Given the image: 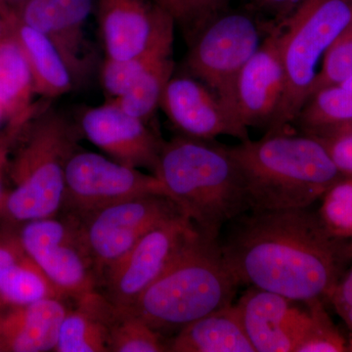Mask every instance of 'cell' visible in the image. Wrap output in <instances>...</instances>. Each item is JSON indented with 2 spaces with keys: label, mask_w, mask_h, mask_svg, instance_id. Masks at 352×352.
I'll return each instance as SVG.
<instances>
[{
  "label": "cell",
  "mask_w": 352,
  "mask_h": 352,
  "mask_svg": "<svg viewBox=\"0 0 352 352\" xmlns=\"http://www.w3.org/2000/svg\"><path fill=\"white\" fill-rule=\"evenodd\" d=\"M234 219L222 254L240 286L312 303L330 300L351 245L307 208L252 212Z\"/></svg>",
  "instance_id": "obj_1"
},
{
  "label": "cell",
  "mask_w": 352,
  "mask_h": 352,
  "mask_svg": "<svg viewBox=\"0 0 352 352\" xmlns=\"http://www.w3.org/2000/svg\"><path fill=\"white\" fill-rule=\"evenodd\" d=\"M251 212L308 208L344 176L316 136L267 131L231 146Z\"/></svg>",
  "instance_id": "obj_2"
},
{
  "label": "cell",
  "mask_w": 352,
  "mask_h": 352,
  "mask_svg": "<svg viewBox=\"0 0 352 352\" xmlns=\"http://www.w3.org/2000/svg\"><path fill=\"white\" fill-rule=\"evenodd\" d=\"M239 286L219 239L198 229L138 300L120 309L161 333L179 332L192 322L233 305Z\"/></svg>",
  "instance_id": "obj_3"
},
{
  "label": "cell",
  "mask_w": 352,
  "mask_h": 352,
  "mask_svg": "<svg viewBox=\"0 0 352 352\" xmlns=\"http://www.w3.org/2000/svg\"><path fill=\"white\" fill-rule=\"evenodd\" d=\"M154 175L208 237L250 210L244 179L228 146L178 136L164 142Z\"/></svg>",
  "instance_id": "obj_4"
},
{
  "label": "cell",
  "mask_w": 352,
  "mask_h": 352,
  "mask_svg": "<svg viewBox=\"0 0 352 352\" xmlns=\"http://www.w3.org/2000/svg\"><path fill=\"white\" fill-rule=\"evenodd\" d=\"M21 133L24 138L7 168L13 186L0 207L3 223L16 226L56 217L64 207L67 164L78 138L75 124L54 110L36 116Z\"/></svg>",
  "instance_id": "obj_5"
},
{
  "label": "cell",
  "mask_w": 352,
  "mask_h": 352,
  "mask_svg": "<svg viewBox=\"0 0 352 352\" xmlns=\"http://www.w3.org/2000/svg\"><path fill=\"white\" fill-rule=\"evenodd\" d=\"M352 18V0H300L281 23L284 94L267 131H286L311 94L318 66Z\"/></svg>",
  "instance_id": "obj_6"
},
{
  "label": "cell",
  "mask_w": 352,
  "mask_h": 352,
  "mask_svg": "<svg viewBox=\"0 0 352 352\" xmlns=\"http://www.w3.org/2000/svg\"><path fill=\"white\" fill-rule=\"evenodd\" d=\"M273 27L264 25L244 11L215 14L201 25L185 59L189 75L207 85L238 113V76Z\"/></svg>",
  "instance_id": "obj_7"
},
{
  "label": "cell",
  "mask_w": 352,
  "mask_h": 352,
  "mask_svg": "<svg viewBox=\"0 0 352 352\" xmlns=\"http://www.w3.org/2000/svg\"><path fill=\"white\" fill-rule=\"evenodd\" d=\"M179 212H184L173 199L152 195L120 201L87 215L82 223L83 240L98 279L148 231Z\"/></svg>",
  "instance_id": "obj_8"
},
{
  "label": "cell",
  "mask_w": 352,
  "mask_h": 352,
  "mask_svg": "<svg viewBox=\"0 0 352 352\" xmlns=\"http://www.w3.org/2000/svg\"><path fill=\"white\" fill-rule=\"evenodd\" d=\"M152 195L173 200L156 175L96 153L76 151L67 164L64 207L76 215L85 217L120 201Z\"/></svg>",
  "instance_id": "obj_9"
},
{
  "label": "cell",
  "mask_w": 352,
  "mask_h": 352,
  "mask_svg": "<svg viewBox=\"0 0 352 352\" xmlns=\"http://www.w3.org/2000/svg\"><path fill=\"white\" fill-rule=\"evenodd\" d=\"M197 231L198 228L184 212L157 224L106 273L104 296L117 307H131Z\"/></svg>",
  "instance_id": "obj_10"
},
{
  "label": "cell",
  "mask_w": 352,
  "mask_h": 352,
  "mask_svg": "<svg viewBox=\"0 0 352 352\" xmlns=\"http://www.w3.org/2000/svg\"><path fill=\"white\" fill-rule=\"evenodd\" d=\"M319 302H296L248 287L235 305L256 352H296L314 323Z\"/></svg>",
  "instance_id": "obj_11"
},
{
  "label": "cell",
  "mask_w": 352,
  "mask_h": 352,
  "mask_svg": "<svg viewBox=\"0 0 352 352\" xmlns=\"http://www.w3.org/2000/svg\"><path fill=\"white\" fill-rule=\"evenodd\" d=\"M183 135L214 140L227 135L248 140V126L220 97L192 76H177L166 85L161 106Z\"/></svg>",
  "instance_id": "obj_12"
},
{
  "label": "cell",
  "mask_w": 352,
  "mask_h": 352,
  "mask_svg": "<svg viewBox=\"0 0 352 352\" xmlns=\"http://www.w3.org/2000/svg\"><path fill=\"white\" fill-rule=\"evenodd\" d=\"M94 0H25L14 8L23 24L44 34L59 51L75 85L85 82L94 67L85 23Z\"/></svg>",
  "instance_id": "obj_13"
},
{
  "label": "cell",
  "mask_w": 352,
  "mask_h": 352,
  "mask_svg": "<svg viewBox=\"0 0 352 352\" xmlns=\"http://www.w3.org/2000/svg\"><path fill=\"white\" fill-rule=\"evenodd\" d=\"M80 129L88 140L110 159L134 168L155 173L164 142L144 120L133 117L115 102L87 109Z\"/></svg>",
  "instance_id": "obj_14"
},
{
  "label": "cell",
  "mask_w": 352,
  "mask_h": 352,
  "mask_svg": "<svg viewBox=\"0 0 352 352\" xmlns=\"http://www.w3.org/2000/svg\"><path fill=\"white\" fill-rule=\"evenodd\" d=\"M281 24L264 38L245 65L236 85V106L245 126H270L284 94Z\"/></svg>",
  "instance_id": "obj_15"
},
{
  "label": "cell",
  "mask_w": 352,
  "mask_h": 352,
  "mask_svg": "<svg viewBox=\"0 0 352 352\" xmlns=\"http://www.w3.org/2000/svg\"><path fill=\"white\" fill-rule=\"evenodd\" d=\"M106 58L124 60L142 52L171 22L154 0H97Z\"/></svg>",
  "instance_id": "obj_16"
},
{
  "label": "cell",
  "mask_w": 352,
  "mask_h": 352,
  "mask_svg": "<svg viewBox=\"0 0 352 352\" xmlns=\"http://www.w3.org/2000/svg\"><path fill=\"white\" fill-rule=\"evenodd\" d=\"M67 311L59 298L0 307L1 352L55 351Z\"/></svg>",
  "instance_id": "obj_17"
},
{
  "label": "cell",
  "mask_w": 352,
  "mask_h": 352,
  "mask_svg": "<svg viewBox=\"0 0 352 352\" xmlns=\"http://www.w3.org/2000/svg\"><path fill=\"white\" fill-rule=\"evenodd\" d=\"M34 94L29 62L12 29L0 41V112L8 124L6 138L11 143L36 116Z\"/></svg>",
  "instance_id": "obj_18"
},
{
  "label": "cell",
  "mask_w": 352,
  "mask_h": 352,
  "mask_svg": "<svg viewBox=\"0 0 352 352\" xmlns=\"http://www.w3.org/2000/svg\"><path fill=\"white\" fill-rule=\"evenodd\" d=\"M75 309L65 315L55 351L107 352L111 327L118 308L95 289L76 300Z\"/></svg>",
  "instance_id": "obj_19"
},
{
  "label": "cell",
  "mask_w": 352,
  "mask_h": 352,
  "mask_svg": "<svg viewBox=\"0 0 352 352\" xmlns=\"http://www.w3.org/2000/svg\"><path fill=\"white\" fill-rule=\"evenodd\" d=\"M173 352H256L235 303L185 326L168 340Z\"/></svg>",
  "instance_id": "obj_20"
},
{
  "label": "cell",
  "mask_w": 352,
  "mask_h": 352,
  "mask_svg": "<svg viewBox=\"0 0 352 352\" xmlns=\"http://www.w3.org/2000/svg\"><path fill=\"white\" fill-rule=\"evenodd\" d=\"M64 298L76 300L96 289L94 263L82 234L31 256Z\"/></svg>",
  "instance_id": "obj_21"
},
{
  "label": "cell",
  "mask_w": 352,
  "mask_h": 352,
  "mask_svg": "<svg viewBox=\"0 0 352 352\" xmlns=\"http://www.w3.org/2000/svg\"><path fill=\"white\" fill-rule=\"evenodd\" d=\"M13 32L24 50L34 78V91L46 98L68 94L75 85L71 72L50 39L16 17Z\"/></svg>",
  "instance_id": "obj_22"
},
{
  "label": "cell",
  "mask_w": 352,
  "mask_h": 352,
  "mask_svg": "<svg viewBox=\"0 0 352 352\" xmlns=\"http://www.w3.org/2000/svg\"><path fill=\"white\" fill-rule=\"evenodd\" d=\"M173 24L166 25L145 50L124 60L106 58L101 67V83L110 99L118 98L148 69L173 56Z\"/></svg>",
  "instance_id": "obj_23"
},
{
  "label": "cell",
  "mask_w": 352,
  "mask_h": 352,
  "mask_svg": "<svg viewBox=\"0 0 352 352\" xmlns=\"http://www.w3.org/2000/svg\"><path fill=\"white\" fill-rule=\"evenodd\" d=\"M47 298L65 300L29 254L0 274V307L28 305Z\"/></svg>",
  "instance_id": "obj_24"
},
{
  "label": "cell",
  "mask_w": 352,
  "mask_h": 352,
  "mask_svg": "<svg viewBox=\"0 0 352 352\" xmlns=\"http://www.w3.org/2000/svg\"><path fill=\"white\" fill-rule=\"evenodd\" d=\"M352 120V90L342 85L322 88L309 97L296 122L305 133H320Z\"/></svg>",
  "instance_id": "obj_25"
},
{
  "label": "cell",
  "mask_w": 352,
  "mask_h": 352,
  "mask_svg": "<svg viewBox=\"0 0 352 352\" xmlns=\"http://www.w3.org/2000/svg\"><path fill=\"white\" fill-rule=\"evenodd\" d=\"M173 56L166 58L148 69L118 98L110 100L124 112L148 122L161 106L162 97L173 78Z\"/></svg>",
  "instance_id": "obj_26"
},
{
  "label": "cell",
  "mask_w": 352,
  "mask_h": 352,
  "mask_svg": "<svg viewBox=\"0 0 352 352\" xmlns=\"http://www.w3.org/2000/svg\"><path fill=\"white\" fill-rule=\"evenodd\" d=\"M118 308L109 338V351H168V340L135 315Z\"/></svg>",
  "instance_id": "obj_27"
},
{
  "label": "cell",
  "mask_w": 352,
  "mask_h": 352,
  "mask_svg": "<svg viewBox=\"0 0 352 352\" xmlns=\"http://www.w3.org/2000/svg\"><path fill=\"white\" fill-rule=\"evenodd\" d=\"M351 76H352V18L324 55L321 69H319L315 78L310 96L322 88L340 85Z\"/></svg>",
  "instance_id": "obj_28"
},
{
  "label": "cell",
  "mask_w": 352,
  "mask_h": 352,
  "mask_svg": "<svg viewBox=\"0 0 352 352\" xmlns=\"http://www.w3.org/2000/svg\"><path fill=\"white\" fill-rule=\"evenodd\" d=\"M318 215L329 232L352 241V178H342L324 194Z\"/></svg>",
  "instance_id": "obj_29"
},
{
  "label": "cell",
  "mask_w": 352,
  "mask_h": 352,
  "mask_svg": "<svg viewBox=\"0 0 352 352\" xmlns=\"http://www.w3.org/2000/svg\"><path fill=\"white\" fill-rule=\"evenodd\" d=\"M347 340L329 318L323 303L319 302L315 310L311 327L296 347V352H344Z\"/></svg>",
  "instance_id": "obj_30"
},
{
  "label": "cell",
  "mask_w": 352,
  "mask_h": 352,
  "mask_svg": "<svg viewBox=\"0 0 352 352\" xmlns=\"http://www.w3.org/2000/svg\"><path fill=\"white\" fill-rule=\"evenodd\" d=\"M316 138L320 139L327 148L340 173L344 177L352 178V131L325 134Z\"/></svg>",
  "instance_id": "obj_31"
},
{
  "label": "cell",
  "mask_w": 352,
  "mask_h": 352,
  "mask_svg": "<svg viewBox=\"0 0 352 352\" xmlns=\"http://www.w3.org/2000/svg\"><path fill=\"white\" fill-rule=\"evenodd\" d=\"M28 256L16 226L3 223L0 227V274Z\"/></svg>",
  "instance_id": "obj_32"
},
{
  "label": "cell",
  "mask_w": 352,
  "mask_h": 352,
  "mask_svg": "<svg viewBox=\"0 0 352 352\" xmlns=\"http://www.w3.org/2000/svg\"><path fill=\"white\" fill-rule=\"evenodd\" d=\"M227 0H184L186 20L197 25L205 24L208 19L219 13L220 7Z\"/></svg>",
  "instance_id": "obj_33"
},
{
  "label": "cell",
  "mask_w": 352,
  "mask_h": 352,
  "mask_svg": "<svg viewBox=\"0 0 352 352\" xmlns=\"http://www.w3.org/2000/svg\"><path fill=\"white\" fill-rule=\"evenodd\" d=\"M331 302L339 312L346 308L352 307V268L346 276L340 279L330 298Z\"/></svg>",
  "instance_id": "obj_34"
},
{
  "label": "cell",
  "mask_w": 352,
  "mask_h": 352,
  "mask_svg": "<svg viewBox=\"0 0 352 352\" xmlns=\"http://www.w3.org/2000/svg\"><path fill=\"white\" fill-rule=\"evenodd\" d=\"M16 20L15 11L7 0H0V41L13 29Z\"/></svg>",
  "instance_id": "obj_35"
},
{
  "label": "cell",
  "mask_w": 352,
  "mask_h": 352,
  "mask_svg": "<svg viewBox=\"0 0 352 352\" xmlns=\"http://www.w3.org/2000/svg\"><path fill=\"white\" fill-rule=\"evenodd\" d=\"M10 144V141L6 138L0 140V207H1L2 200H3L6 191L4 182H6L7 168H8L9 146Z\"/></svg>",
  "instance_id": "obj_36"
},
{
  "label": "cell",
  "mask_w": 352,
  "mask_h": 352,
  "mask_svg": "<svg viewBox=\"0 0 352 352\" xmlns=\"http://www.w3.org/2000/svg\"><path fill=\"white\" fill-rule=\"evenodd\" d=\"M154 2L170 13L175 21L185 22L186 20L184 0H154Z\"/></svg>",
  "instance_id": "obj_37"
},
{
  "label": "cell",
  "mask_w": 352,
  "mask_h": 352,
  "mask_svg": "<svg viewBox=\"0 0 352 352\" xmlns=\"http://www.w3.org/2000/svg\"><path fill=\"white\" fill-rule=\"evenodd\" d=\"M300 0H254L258 6L273 13H289Z\"/></svg>",
  "instance_id": "obj_38"
},
{
  "label": "cell",
  "mask_w": 352,
  "mask_h": 352,
  "mask_svg": "<svg viewBox=\"0 0 352 352\" xmlns=\"http://www.w3.org/2000/svg\"><path fill=\"white\" fill-rule=\"evenodd\" d=\"M352 131V120L346 124H340V126L332 127L327 131H322L320 133L315 134V136L325 135V134L339 133V132H351Z\"/></svg>",
  "instance_id": "obj_39"
},
{
  "label": "cell",
  "mask_w": 352,
  "mask_h": 352,
  "mask_svg": "<svg viewBox=\"0 0 352 352\" xmlns=\"http://www.w3.org/2000/svg\"><path fill=\"white\" fill-rule=\"evenodd\" d=\"M339 314L342 317L347 326L352 330V307L346 308L339 311Z\"/></svg>",
  "instance_id": "obj_40"
},
{
  "label": "cell",
  "mask_w": 352,
  "mask_h": 352,
  "mask_svg": "<svg viewBox=\"0 0 352 352\" xmlns=\"http://www.w3.org/2000/svg\"><path fill=\"white\" fill-rule=\"evenodd\" d=\"M25 1V0H7V2H8V3L13 7V9L16 8V7L20 6V4H22L23 2Z\"/></svg>",
  "instance_id": "obj_41"
},
{
  "label": "cell",
  "mask_w": 352,
  "mask_h": 352,
  "mask_svg": "<svg viewBox=\"0 0 352 352\" xmlns=\"http://www.w3.org/2000/svg\"><path fill=\"white\" fill-rule=\"evenodd\" d=\"M340 85H342L344 87L349 88V89L352 90V76H351L349 78H347V80H344V82L340 83Z\"/></svg>",
  "instance_id": "obj_42"
},
{
  "label": "cell",
  "mask_w": 352,
  "mask_h": 352,
  "mask_svg": "<svg viewBox=\"0 0 352 352\" xmlns=\"http://www.w3.org/2000/svg\"><path fill=\"white\" fill-rule=\"evenodd\" d=\"M347 351L352 352V337L349 338L347 340Z\"/></svg>",
  "instance_id": "obj_43"
},
{
  "label": "cell",
  "mask_w": 352,
  "mask_h": 352,
  "mask_svg": "<svg viewBox=\"0 0 352 352\" xmlns=\"http://www.w3.org/2000/svg\"><path fill=\"white\" fill-rule=\"evenodd\" d=\"M2 120H3V118H2L1 112H0V122H1Z\"/></svg>",
  "instance_id": "obj_44"
},
{
  "label": "cell",
  "mask_w": 352,
  "mask_h": 352,
  "mask_svg": "<svg viewBox=\"0 0 352 352\" xmlns=\"http://www.w3.org/2000/svg\"><path fill=\"white\" fill-rule=\"evenodd\" d=\"M351 248H352V241H351Z\"/></svg>",
  "instance_id": "obj_45"
},
{
  "label": "cell",
  "mask_w": 352,
  "mask_h": 352,
  "mask_svg": "<svg viewBox=\"0 0 352 352\" xmlns=\"http://www.w3.org/2000/svg\"><path fill=\"white\" fill-rule=\"evenodd\" d=\"M0 352H1V349H0Z\"/></svg>",
  "instance_id": "obj_46"
}]
</instances>
